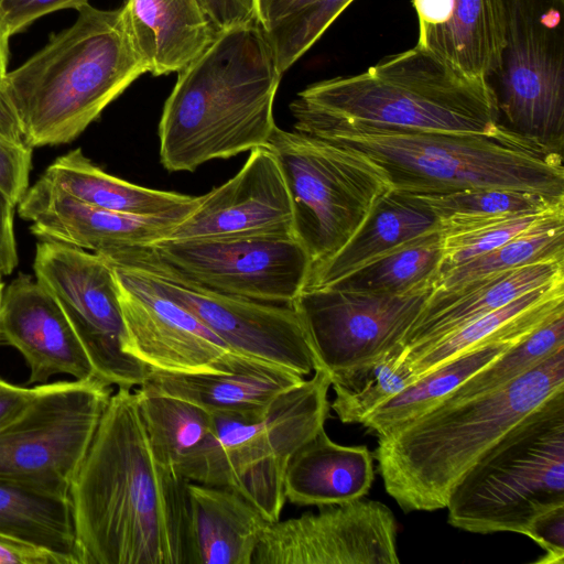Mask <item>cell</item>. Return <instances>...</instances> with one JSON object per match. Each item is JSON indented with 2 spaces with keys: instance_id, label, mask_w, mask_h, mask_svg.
Listing matches in <instances>:
<instances>
[{
  "instance_id": "1",
  "label": "cell",
  "mask_w": 564,
  "mask_h": 564,
  "mask_svg": "<svg viewBox=\"0 0 564 564\" xmlns=\"http://www.w3.org/2000/svg\"><path fill=\"white\" fill-rule=\"evenodd\" d=\"M185 481L155 456L134 390L112 392L69 490L79 564H188Z\"/></svg>"
},
{
  "instance_id": "2",
  "label": "cell",
  "mask_w": 564,
  "mask_h": 564,
  "mask_svg": "<svg viewBox=\"0 0 564 564\" xmlns=\"http://www.w3.org/2000/svg\"><path fill=\"white\" fill-rule=\"evenodd\" d=\"M282 74L259 24L218 34L185 68L159 123L160 160L194 172L215 159L267 147L276 126L273 102Z\"/></svg>"
},
{
  "instance_id": "3",
  "label": "cell",
  "mask_w": 564,
  "mask_h": 564,
  "mask_svg": "<svg viewBox=\"0 0 564 564\" xmlns=\"http://www.w3.org/2000/svg\"><path fill=\"white\" fill-rule=\"evenodd\" d=\"M294 119L293 130L368 158L400 192L438 195L506 188L564 199L563 154L500 126L492 133H454L340 119Z\"/></svg>"
},
{
  "instance_id": "4",
  "label": "cell",
  "mask_w": 564,
  "mask_h": 564,
  "mask_svg": "<svg viewBox=\"0 0 564 564\" xmlns=\"http://www.w3.org/2000/svg\"><path fill=\"white\" fill-rule=\"evenodd\" d=\"M564 388V347L506 386L440 403L378 436L386 491L404 511L446 507L451 490L512 425Z\"/></svg>"
},
{
  "instance_id": "5",
  "label": "cell",
  "mask_w": 564,
  "mask_h": 564,
  "mask_svg": "<svg viewBox=\"0 0 564 564\" xmlns=\"http://www.w3.org/2000/svg\"><path fill=\"white\" fill-rule=\"evenodd\" d=\"M75 22L13 70L1 91L31 148L74 141L137 78L148 73L122 8L89 3Z\"/></svg>"
},
{
  "instance_id": "6",
  "label": "cell",
  "mask_w": 564,
  "mask_h": 564,
  "mask_svg": "<svg viewBox=\"0 0 564 564\" xmlns=\"http://www.w3.org/2000/svg\"><path fill=\"white\" fill-rule=\"evenodd\" d=\"M293 118L358 121L406 130L492 133L494 98L471 78L422 47L384 57L364 73L307 86L290 104Z\"/></svg>"
},
{
  "instance_id": "7",
  "label": "cell",
  "mask_w": 564,
  "mask_h": 564,
  "mask_svg": "<svg viewBox=\"0 0 564 564\" xmlns=\"http://www.w3.org/2000/svg\"><path fill=\"white\" fill-rule=\"evenodd\" d=\"M564 505V388L512 425L449 492L448 523L473 533L524 534Z\"/></svg>"
},
{
  "instance_id": "8",
  "label": "cell",
  "mask_w": 564,
  "mask_h": 564,
  "mask_svg": "<svg viewBox=\"0 0 564 564\" xmlns=\"http://www.w3.org/2000/svg\"><path fill=\"white\" fill-rule=\"evenodd\" d=\"M330 387L329 372L318 368L262 413L213 414L209 438L182 468L181 477L232 489L270 522L280 520L289 463L324 429Z\"/></svg>"
},
{
  "instance_id": "9",
  "label": "cell",
  "mask_w": 564,
  "mask_h": 564,
  "mask_svg": "<svg viewBox=\"0 0 564 564\" xmlns=\"http://www.w3.org/2000/svg\"><path fill=\"white\" fill-rule=\"evenodd\" d=\"M564 0H499L501 42L484 82L498 126L563 154Z\"/></svg>"
},
{
  "instance_id": "10",
  "label": "cell",
  "mask_w": 564,
  "mask_h": 564,
  "mask_svg": "<svg viewBox=\"0 0 564 564\" xmlns=\"http://www.w3.org/2000/svg\"><path fill=\"white\" fill-rule=\"evenodd\" d=\"M267 148L283 175L293 236L312 268L339 251L390 183L365 155L295 130L274 127Z\"/></svg>"
},
{
  "instance_id": "11",
  "label": "cell",
  "mask_w": 564,
  "mask_h": 564,
  "mask_svg": "<svg viewBox=\"0 0 564 564\" xmlns=\"http://www.w3.org/2000/svg\"><path fill=\"white\" fill-rule=\"evenodd\" d=\"M98 254L148 279L197 317L231 351L274 364L304 378L321 368L292 304L254 301L214 291L167 264L151 246Z\"/></svg>"
},
{
  "instance_id": "12",
  "label": "cell",
  "mask_w": 564,
  "mask_h": 564,
  "mask_svg": "<svg viewBox=\"0 0 564 564\" xmlns=\"http://www.w3.org/2000/svg\"><path fill=\"white\" fill-rule=\"evenodd\" d=\"M112 392L97 379L39 384L29 408L0 430V477L69 496Z\"/></svg>"
},
{
  "instance_id": "13",
  "label": "cell",
  "mask_w": 564,
  "mask_h": 564,
  "mask_svg": "<svg viewBox=\"0 0 564 564\" xmlns=\"http://www.w3.org/2000/svg\"><path fill=\"white\" fill-rule=\"evenodd\" d=\"M33 269L63 308L97 378L118 389L140 387L149 368L124 350L126 328L111 265L98 253L42 240Z\"/></svg>"
},
{
  "instance_id": "14",
  "label": "cell",
  "mask_w": 564,
  "mask_h": 564,
  "mask_svg": "<svg viewBox=\"0 0 564 564\" xmlns=\"http://www.w3.org/2000/svg\"><path fill=\"white\" fill-rule=\"evenodd\" d=\"M432 290L393 295L325 286L303 290L292 305L321 368L333 377L372 364L402 345Z\"/></svg>"
},
{
  "instance_id": "15",
  "label": "cell",
  "mask_w": 564,
  "mask_h": 564,
  "mask_svg": "<svg viewBox=\"0 0 564 564\" xmlns=\"http://www.w3.org/2000/svg\"><path fill=\"white\" fill-rule=\"evenodd\" d=\"M175 270L221 293L291 305L312 269L293 235H249L161 240L151 246Z\"/></svg>"
},
{
  "instance_id": "16",
  "label": "cell",
  "mask_w": 564,
  "mask_h": 564,
  "mask_svg": "<svg viewBox=\"0 0 564 564\" xmlns=\"http://www.w3.org/2000/svg\"><path fill=\"white\" fill-rule=\"evenodd\" d=\"M271 522L251 564H398L397 521L364 497Z\"/></svg>"
},
{
  "instance_id": "17",
  "label": "cell",
  "mask_w": 564,
  "mask_h": 564,
  "mask_svg": "<svg viewBox=\"0 0 564 564\" xmlns=\"http://www.w3.org/2000/svg\"><path fill=\"white\" fill-rule=\"evenodd\" d=\"M108 263L126 328L124 350L150 370L220 373L232 370L245 357L231 351L197 317L148 279Z\"/></svg>"
},
{
  "instance_id": "18",
  "label": "cell",
  "mask_w": 564,
  "mask_h": 564,
  "mask_svg": "<svg viewBox=\"0 0 564 564\" xmlns=\"http://www.w3.org/2000/svg\"><path fill=\"white\" fill-rule=\"evenodd\" d=\"M249 235H293L290 195L267 147L250 151L234 177L202 195L166 239Z\"/></svg>"
},
{
  "instance_id": "19",
  "label": "cell",
  "mask_w": 564,
  "mask_h": 564,
  "mask_svg": "<svg viewBox=\"0 0 564 564\" xmlns=\"http://www.w3.org/2000/svg\"><path fill=\"white\" fill-rule=\"evenodd\" d=\"M41 240L73 246L95 253L149 247L166 239L182 218L138 216L85 204L42 177L17 205ZM184 219V218H183Z\"/></svg>"
},
{
  "instance_id": "20",
  "label": "cell",
  "mask_w": 564,
  "mask_h": 564,
  "mask_svg": "<svg viewBox=\"0 0 564 564\" xmlns=\"http://www.w3.org/2000/svg\"><path fill=\"white\" fill-rule=\"evenodd\" d=\"M1 340L25 359L30 368L28 384L46 383L56 375L99 380L59 303L30 275L21 273L4 288Z\"/></svg>"
},
{
  "instance_id": "21",
  "label": "cell",
  "mask_w": 564,
  "mask_h": 564,
  "mask_svg": "<svg viewBox=\"0 0 564 564\" xmlns=\"http://www.w3.org/2000/svg\"><path fill=\"white\" fill-rule=\"evenodd\" d=\"M563 276L564 260H552L496 272L452 289L432 290L402 340L409 360L468 323Z\"/></svg>"
},
{
  "instance_id": "22",
  "label": "cell",
  "mask_w": 564,
  "mask_h": 564,
  "mask_svg": "<svg viewBox=\"0 0 564 564\" xmlns=\"http://www.w3.org/2000/svg\"><path fill=\"white\" fill-rule=\"evenodd\" d=\"M417 46L463 74L484 80L500 42L499 0H412Z\"/></svg>"
},
{
  "instance_id": "23",
  "label": "cell",
  "mask_w": 564,
  "mask_h": 564,
  "mask_svg": "<svg viewBox=\"0 0 564 564\" xmlns=\"http://www.w3.org/2000/svg\"><path fill=\"white\" fill-rule=\"evenodd\" d=\"M304 379L274 364L245 356L232 370L220 373L149 369L142 384L192 402L212 414L256 415Z\"/></svg>"
},
{
  "instance_id": "24",
  "label": "cell",
  "mask_w": 564,
  "mask_h": 564,
  "mask_svg": "<svg viewBox=\"0 0 564 564\" xmlns=\"http://www.w3.org/2000/svg\"><path fill=\"white\" fill-rule=\"evenodd\" d=\"M188 564H251L271 523L232 489L185 481Z\"/></svg>"
},
{
  "instance_id": "25",
  "label": "cell",
  "mask_w": 564,
  "mask_h": 564,
  "mask_svg": "<svg viewBox=\"0 0 564 564\" xmlns=\"http://www.w3.org/2000/svg\"><path fill=\"white\" fill-rule=\"evenodd\" d=\"M436 230H442L440 219L422 198L390 187L347 243L311 269L303 290L333 285L401 245Z\"/></svg>"
},
{
  "instance_id": "26",
  "label": "cell",
  "mask_w": 564,
  "mask_h": 564,
  "mask_svg": "<svg viewBox=\"0 0 564 564\" xmlns=\"http://www.w3.org/2000/svg\"><path fill=\"white\" fill-rule=\"evenodd\" d=\"M132 41L154 76L178 73L215 40L197 0H124Z\"/></svg>"
},
{
  "instance_id": "27",
  "label": "cell",
  "mask_w": 564,
  "mask_h": 564,
  "mask_svg": "<svg viewBox=\"0 0 564 564\" xmlns=\"http://www.w3.org/2000/svg\"><path fill=\"white\" fill-rule=\"evenodd\" d=\"M373 478V456L366 445H339L323 429L291 458L284 495L297 506L340 505L367 495Z\"/></svg>"
},
{
  "instance_id": "28",
  "label": "cell",
  "mask_w": 564,
  "mask_h": 564,
  "mask_svg": "<svg viewBox=\"0 0 564 564\" xmlns=\"http://www.w3.org/2000/svg\"><path fill=\"white\" fill-rule=\"evenodd\" d=\"M564 314V276L529 291L442 338L410 361L416 379L469 350L494 344L516 345Z\"/></svg>"
},
{
  "instance_id": "29",
  "label": "cell",
  "mask_w": 564,
  "mask_h": 564,
  "mask_svg": "<svg viewBox=\"0 0 564 564\" xmlns=\"http://www.w3.org/2000/svg\"><path fill=\"white\" fill-rule=\"evenodd\" d=\"M40 177L85 204L138 216L183 219L202 199V196L148 188L112 176L87 159L82 149L58 156Z\"/></svg>"
},
{
  "instance_id": "30",
  "label": "cell",
  "mask_w": 564,
  "mask_h": 564,
  "mask_svg": "<svg viewBox=\"0 0 564 564\" xmlns=\"http://www.w3.org/2000/svg\"><path fill=\"white\" fill-rule=\"evenodd\" d=\"M0 534L79 564L69 496L0 477Z\"/></svg>"
},
{
  "instance_id": "31",
  "label": "cell",
  "mask_w": 564,
  "mask_h": 564,
  "mask_svg": "<svg viewBox=\"0 0 564 564\" xmlns=\"http://www.w3.org/2000/svg\"><path fill=\"white\" fill-rule=\"evenodd\" d=\"M134 393L155 456L181 476L182 468L209 438L214 415L192 402L155 392L144 384Z\"/></svg>"
},
{
  "instance_id": "32",
  "label": "cell",
  "mask_w": 564,
  "mask_h": 564,
  "mask_svg": "<svg viewBox=\"0 0 564 564\" xmlns=\"http://www.w3.org/2000/svg\"><path fill=\"white\" fill-rule=\"evenodd\" d=\"M512 346L514 345H487L442 364L379 404L360 424L377 436L384 434L393 426L413 419L437 404L470 376Z\"/></svg>"
},
{
  "instance_id": "33",
  "label": "cell",
  "mask_w": 564,
  "mask_h": 564,
  "mask_svg": "<svg viewBox=\"0 0 564 564\" xmlns=\"http://www.w3.org/2000/svg\"><path fill=\"white\" fill-rule=\"evenodd\" d=\"M442 236V230L422 235L329 286L399 295L434 285L443 257Z\"/></svg>"
},
{
  "instance_id": "34",
  "label": "cell",
  "mask_w": 564,
  "mask_h": 564,
  "mask_svg": "<svg viewBox=\"0 0 564 564\" xmlns=\"http://www.w3.org/2000/svg\"><path fill=\"white\" fill-rule=\"evenodd\" d=\"M416 196L435 213L440 219L442 232L467 230L490 221L564 206V199L506 188H480Z\"/></svg>"
},
{
  "instance_id": "35",
  "label": "cell",
  "mask_w": 564,
  "mask_h": 564,
  "mask_svg": "<svg viewBox=\"0 0 564 564\" xmlns=\"http://www.w3.org/2000/svg\"><path fill=\"white\" fill-rule=\"evenodd\" d=\"M552 260H564V209L500 247L440 274L433 290L452 289L488 274Z\"/></svg>"
},
{
  "instance_id": "36",
  "label": "cell",
  "mask_w": 564,
  "mask_h": 564,
  "mask_svg": "<svg viewBox=\"0 0 564 564\" xmlns=\"http://www.w3.org/2000/svg\"><path fill=\"white\" fill-rule=\"evenodd\" d=\"M330 379L335 399L329 406L343 423H361L379 404L417 380L403 345L372 364Z\"/></svg>"
},
{
  "instance_id": "37",
  "label": "cell",
  "mask_w": 564,
  "mask_h": 564,
  "mask_svg": "<svg viewBox=\"0 0 564 564\" xmlns=\"http://www.w3.org/2000/svg\"><path fill=\"white\" fill-rule=\"evenodd\" d=\"M563 347L564 314L543 324L523 340L507 349L470 376L437 404L454 403L497 390Z\"/></svg>"
},
{
  "instance_id": "38",
  "label": "cell",
  "mask_w": 564,
  "mask_h": 564,
  "mask_svg": "<svg viewBox=\"0 0 564 564\" xmlns=\"http://www.w3.org/2000/svg\"><path fill=\"white\" fill-rule=\"evenodd\" d=\"M354 0H301L264 32L281 74L285 73L323 35Z\"/></svg>"
},
{
  "instance_id": "39",
  "label": "cell",
  "mask_w": 564,
  "mask_h": 564,
  "mask_svg": "<svg viewBox=\"0 0 564 564\" xmlns=\"http://www.w3.org/2000/svg\"><path fill=\"white\" fill-rule=\"evenodd\" d=\"M561 209L564 206L503 218L467 230L442 232L443 257L437 276L500 247Z\"/></svg>"
},
{
  "instance_id": "40",
  "label": "cell",
  "mask_w": 564,
  "mask_h": 564,
  "mask_svg": "<svg viewBox=\"0 0 564 564\" xmlns=\"http://www.w3.org/2000/svg\"><path fill=\"white\" fill-rule=\"evenodd\" d=\"M32 149L0 134V188L15 205L29 188Z\"/></svg>"
},
{
  "instance_id": "41",
  "label": "cell",
  "mask_w": 564,
  "mask_h": 564,
  "mask_svg": "<svg viewBox=\"0 0 564 564\" xmlns=\"http://www.w3.org/2000/svg\"><path fill=\"white\" fill-rule=\"evenodd\" d=\"M524 535L535 541L545 555L536 560L539 564L564 563V505L544 510L532 518Z\"/></svg>"
},
{
  "instance_id": "42",
  "label": "cell",
  "mask_w": 564,
  "mask_h": 564,
  "mask_svg": "<svg viewBox=\"0 0 564 564\" xmlns=\"http://www.w3.org/2000/svg\"><path fill=\"white\" fill-rule=\"evenodd\" d=\"M88 0H0V22L9 36L35 20L63 9H78Z\"/></svg>"
},
{
  "instance_id": "43",
  "label": "cell",
  "mask_w": 564,
  "mask_h": 564,
  "mask_svg": "<svg viewBox=\"0 0 564 564\" xmlns=\"http://www.w3.org/2000/svg\"><path fill=\"white\" fill-rule=\"evenodd\" d=\"M216 36L229 29L256 23L254 0H197Z\"/></svg>"
},
{
  "instance_id": "44",
  "label": "cell",
  "mask_w": 564,
  "mask_h": 564,
  "mask_svg": "<svg viewBox=\"0 0 564 564\" xmlns=\"http://www.w3.org/2000/svg\"><path fill=\"white\" fill-rule=\"evenodd\" d=\"M17 205L0 188V276L9 275L18 265V249L13 230Z\"/></svg>"
},
{
  "instance_id": "45",
  "label": "cell",
  "mask_w": 564,
  "mask_h": 564,
  "mask_svg": "<svg viewBox=\"0 0 564 564\" xmlns=\"http://www.w3.org/2000/svg\"><path fill=\"white\" fill-rule=\"evenodd\" d=\"M39 390L10 383L0 378V430L17 420L32 403Z\"/></svg>"
},
{
  "instance_id": "46",
  "label": "cell",
  "mask_w": 564,
  "mask_h": 564,
  "mask_svg": "<svg viewBox=\"0 0 564 564\" xmlns=\"http://www.w3.org/2000/svg\"><path fill=\"white\" fill-rule=\"evenodd\" d=\"M0 564H63L55 555L0 534Z\"/></svg>"
},
{
  "instance_id": "47",
  "label": "cell",
  "mask_w": 564,
  "mask_h": 564,
  "mask_svg": "<svg viewBox=\"0 0 564 564\" xmlns=\"http://www.w3.org/2000/svg\"><path fill=\"white\" fill-rule=\"evenodd\" d=\"M301 0H254L256 19L259 26L269 31L290 13Z\"/></svg>"
},
{
  "instance_id": "48",
  "label": "cell",
  "mask_w": 564,
  "mask_h": 564,
  "mask_svg": "<svg viewBox=\"0 0 564 564\" xmlns=\"http://www.w3.org/2000/svg\"><path fill=\"white\" fill-rule=\"evenodd\" d=\"M0 134L3 137L21 142L23 140L19 120L0 89Z\"/></svg>"
},
{
  "instance_id": "49",
  "label": "cell",
  "mask_w": 564,
  "mask_h": 564,
  "mask_svg": "<svg viewBox=\"0 0 564 564\" xmlns=\"http://www.w3.org/2000/svg\"><path fill=\"white\" fill-rule=\"evenodd\" d=\"M9 34L0 22V89L4 76L8 73Z\"/></svg>"
},
{
  "instance_id": "50",
  "label": "cell",
  "mask_w": 564,
  "mask_h": 564,
  "mask_svg": "<svg viewBox=\"0 0 564 564\" xmlns=\"http://www.w3.org/2000/svg\"><path fill=\"white\" fill-rule=\"evenodd\" d=\"M3 292H4V283L2 281V278L0 276V340H1V310H2Z\"/></svg>"
}]
</instances>
